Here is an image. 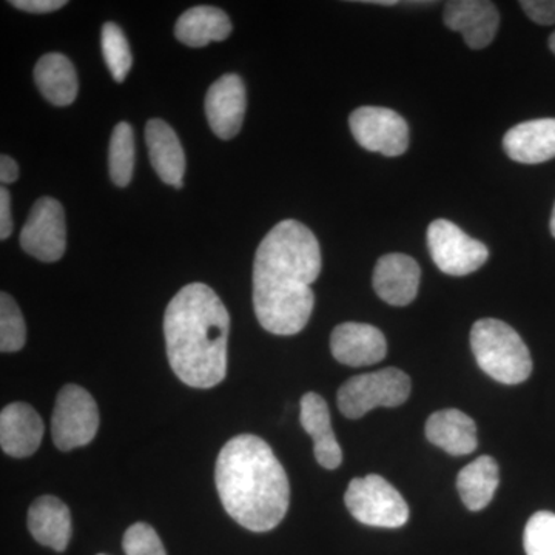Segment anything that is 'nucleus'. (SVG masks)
Wrapping results in <instances>:
<instances>
[{
  "label": "nucleus",
  "instance_id": "nucleus-33",
  "mask_svg": "<svg viewBox=\"0 0 555 555\" xmlns=\"http://www.w3.org/2000/svg\"><path fill=\"white\" fill-rule=\"evenodd\" d=\"M551 233H553V236L555 238V206L553 210V217H551Z\"/></svg>",
  "mask_w": 555,
  "mask_h": 555
},
{
  "label": "nucleus",
  "instance_id": "nucleus-32",
  "mask_svg": "<svg viewBox=\"0 0 555 555\" xmlns=\"http://www.w3.org/2000/svg\"><path fill=\"white\" fill-rule=\"evenodd\" d=\"M20 178V166L9 155L0 156V181L2 184H11Z\"/></svg>",
  "mask_w": 555,
  "mask_h": 555
},
{
  "label": "nucleus",
  "instance_id": "nucleus-31",
  "mask_svg": "<svg viewBox=\"0 0 555 555\" xmlns=\"http://www.w3.org/2000/svg\"><path fill=\"white\" fill-rule=\"evenodd\" d=\"M13 233V218H11V198L9 190H0V238H10Z\"/></svg>",
  "mask_w": 555,
  "mask_h": 555
},
{
  "label": "nucleus",
  "instance_id": "nucleus-20",
  "mask_svg": "<svg viewBox=\"0 0 555 555\" xmlns=\"http://www.w3.org/2000/svg\"><path fill=\"white\" fill-rule=\"evenodd\" d=\"M150 163L166 184L177 188L185 173V155L178 134L160 119L149 120L145 126Z\"/></svg>",
  "mask_w": 555,
  "mask_h": 555
},
{
  "label": "nucleus",
  "instance_id": "nucleus-15",
  "mask_svg": "<svg viewBox=\"0 0 555 555\" xmlns=\"http://www.w3.org/2000/svg\"><path fill=\"white\" fill-rule=\"evenodd\" d=\"M43 438L42 418L30 404L11 403L0 414V447L7 455L25 459L38 451Z\"/></svg>",
  "mask_w": 555,
  "mask_h": 555
},
{
  "label": "nucleus",
  "instance_id": "nucleus-14",
  "mask_svg": "<svg viewBox=\"0 0 555 555\" xmlns=\"http://www.w3.org/2000/svg\"><path fill=\"white\" fill-rule=\"evenodd\" d=\"M420 278L422 270L414 258L403 254L385 255L375 266V294L387 305L403 308L416 298Z\"/></svg>",
  "mask_w": 555,
  "mask_h": 555
},
{
  "label": "nucleus",
  "instance_id": "nucleus-5",
  "mask_svg": "<svg viewBox=\"0 0 555 555\" xmlns=\"http://www.w3.org/2000/svg\"><path fill=\"white\" fill-rule=\"evenodd\" d=\"M411 378L396 367L347 379L338 390V409L347 418H361L375 408H397L411 396Z\"/></svg>",
  "mask_w": 555,
  "mask_h": 555
},
{
  "label": "nucleus",
  "instance_id": "nucleus-7",
  "mask_svg": "<svg viewBox=\"0 0 555 555\" xmlns=\"http://www.w3.org/2000/svg\"><path fill=\"white\" fill-rule=\"evenodd\" d=\"M100 429V409L94 398L78 385L62 387L51 418V437L61 451L87 447Z\"/></svg>",
  "mask_w": 555,
  "mask_h": 555
},
{
  "label": "nucleus",
  "instance_id": "nucleus-8",
  "mask_svg": "<svg viewBox=\"0 0 555 555\" xmlns=\"http://www.w3.org/2000/svg\"><path fill=\"white\" fill-rule=\"evenodd\" d=\"M427 247L441 272L466 276L488 261L489 250L448 219H436L427 229Z\"/></svg>",
  "mask_w": 555,
  "mask_h": 555
},
{
  "label": "nucleus",
  "instance_id": "nucleus-34",
  "mask_svg": "<svg viewBox=\"0 0 555 555\" xmlns=\"http://www.w3.org/2000/svg\"><path fill=\"white\" fill-rule=\"evenodd\" d=\"M550 49L554 51L555 54V31L553 33V36L550 38Z\"/></svg>",
  "mask_w": 555,
  "mask_h": 555
},
{
  "label": "nucleus",
  "instance_id": "nucleus-3",
  "mask_svg": "<svg viewBox=\"0 0 555 555\" xmlns=\"http://www.w3.org/2000/svg\"><path fill=\"white\" fill-rule=\"evenodd\" d=\"M215 483L225 513L254 532H268L286 517L291 485L286 470L262 438L243 434L219 452Z\"/></svg>",
  "mask_w": 555,
  "mask_h": 555
},
{
  "label": "nucleus",
  "instance_id": "nucleus-4",
  "mask_svg": "<svg viewBox=\"0 0 555 555\" xmlns=\"http://www.w3.org/2000/svg\"><path fill=\"white\" fill-rule=\"evenodd\" d=\"M470 347L478 366L503 385H520L532 372L531 353L505 321L478 320L470 331Z\"/></svg>",
  "mask_w": 555,
  "mask_h": 555
},
{
  "label": "nucleus",
  "instance_id": "nucleus-13",
  "mask_svg": "<svg viewBox=\"0 0 555 555\" xmlns=\"http://www.w3.org/2000/svg\"><path fill=\"white\" fill-rule=\"evenodd\" d=\"M331 350L345 366H372L385 360L387 343L383 332L371 324L343 323L332 332Z\"/></svg>",
  "mask_w": 555,
  "mask_h": 555
},
{
  "label": "nucleus",
  "instance_id": "nucleus-1",
  "mask_svg": "<svg viewBox=\"0 0 555 555\" xmlns=\"http://www.w3.org/2000/svg\"><path fill=\"white\" fill-rule=\"evenodd\" d=\"M320 272L321 248L310 229L284 219L270 230L254 262V309L262 328L288 337L308 326Z\"/></svg>",
  "mask_w": 555,
  "mask_h": 555
},
{
  "label": "nucleus",
  "instance_id": "nucleus-12",
  "mask_svg": "<svg viewBox=\"0 0 555 555\" xmlns=\"http://www.w3.org/2000/svg\"><path fill=\"white\" fill-rule=\"evenodd\" d=\"M444 25L460 33L467 47L483 50L491 46L500 25L495 3L486 0H452L444 7Z\"/></svg>",
  "mask_w": 555,
  "mask_h": 555
},
{
  "label": "nucleus",
  "instance_id": "nucleus-22",
  "mask_svg": "<svg viewBox=\"0 0 555 555\" xmlns=\"http://www.w3.org/2000/svg\"><path fill=\"white\" fill-rule=\"evenodd\" d=\"M232 35V22L215 7H195L185 11L175 25V36L184 46L201 49L210 42H222Z\"/></svg>",
  "mask_w": 555,
  "mask_h": 555
},
{
  "label": "nucleus",
  "instance_id": "nucleus-10",
  "mask_svg": "<svg viewBox=\"0 0 555 555\" xmlns=\"http://www.w3.org/2000/svg\"><path fill=\"white\" fill-rule=\"evenodd\" d=\"M350 131L361 147L382 155L400 156L409 147V127L393 109L360 107L350 115Z\"/></svg>",
  "mask_w": 555,
  "mask_h": 555
},
{
  "label": "nucleus",
  "instance_id": "nucleus-23",
  "mask_svg": "<svg viewBox=\"0 0 555 555\" xmlns=\"http://www.w3.org/2000/svg\"><path fill=\"white\" fill-rule=\"evenodd\" d=\"M500 485L499 465L492 456H478L460 470L456 489L469 511H481L494 499Z\"/></svg>",
  "mask_w": 555,
  "mask_h": 555
},
{
  "label": "nucleus",
  "instance_id": "nucleus-11",
  "mask_svg": "<svg viewBox=\"0 0 555 555\" xmlns=\"http://www.w3.org/2000/svg\"><path fill=\"white\" fill-rule=\"evenodd\" d=\"M246 87L238 75H224L207 91L206 115L211 131L222 141L235 138L246 115Z\"/></svg>",
  "mask_w": 555,
  "mask_h": 555
},
{
  "label": "nucleus",
  "instance_id": "nucleus-6",
  "mask_svg": "<svg viewBox=\"0 0 555 555\" xmlns=\"http://www.w3.org/2000/svg\"><path fill=\"white\" fill-rule=\"evenodd\" d=\"M347 509L360 524L375 528H401L408 524L409 506L403 495L377 474L353 478L345 494Z\"/></svg>",
  "mask_w": 555,
  "mask_h": 555
},
{
  "label": "nucleus",
  "instance_id": "nucleus-9",
  "mask_svg": "<svg viewBox=\"0 0 555 555\" xmlns=\"http://www.w3.org/2000/svg\"><path fill=\"white\" fill-rule=\"evenodd\" d=\"M21 246L28 255L43 262H56L67 248V224L60 201H36L21 232Z\"/></svg>",
  "mask_w": 555,
  "mask_h": 555
},
{
  "label": "nucleus",
  "instance_id": "nucleus-17",
  "mask_svg": "<svg viewBox=\"0 0 555 555\" xmlns=\"http://www.w3.org/2000/svg\"><path fill=\"white\" fill-rule=\"evenodd\" d=\"M301 425L312 437L317 462L326 469H337L343 463V451L334 429L326 400L315 392L301 398Z\"/></svg>",
  "mask_w": 555,
  "mask_h": 555
},
{
  "label": "nucleus",
  "instance_id": "nucleus-26",
  "mask_svg": "<svg viewBox=\"0 0 555 555\" xmlns=\"http://www.w3.org/2000/svg\"><path fill=\"white\" fill-rule=\"evenodd\" d=\"M27 341V326L20 306L7 292L0 294V350L17 352Z\"/></svg>",
  "mask_w": 555,
  "mask_h": 555
},
{
  "label": "nucleus",
  "instance_id": "nucleus-16",
  "mask_svg": "<svg viewBox=\"0 0 555 555\" xmlns=\"http://www.w3.org/2000/svg\"><path fill=\"white\" fill-rule=\"evenodd\" d=\"M503 149L520 164H542L555 158V119L526 120L503 138Z\"/></svg>",
  "mask_w": 555,
  "mask_h": 555
},
{
  "label": "nucleus",
  "instance_id": "nucleus-28",
  "mask_svg": "<svg viewBox=\"0 0 555 555\" xmlns=\"http://www.w3.org/2000/svg\"><path fill=\"white\" fill-rule=\"evenodd\" d=\"M127 555H167L158 532L147 524H134L127 529L122 539Z\"/></svg>",
  "mask_w": 555,
  "mask_h": 555
},
{
  "label": "nucleus",
  "instance_id": "nucleus-35",
  "mask_svg": "<svg viewBox=\"0 0 555 555\" xmlns=\"http://www.w3.org/2000/svg\"><path fill=\"white\" fill-rule=\"evenodd\" d=\"M98 555H105V554H98Z\"/></svg>",
  "mask_w": 555,
  "mask_h": 555
},
{
  "label": "nucleus",
  "instance_id": "nucleus-29",
  "mask_svg": "<svg viewBox=\"0 0 555 555\" xmlns=\"http://www.w3.org/2000/svg\"><path fill=\"white\" fill-rule=\"evenodd\" d=\"M520 7L535 24H555V0H521Z\"/></svg>",
  "mask_w": 555,
  "mask_h": 555
},
{
  "label": "nucleus",
  "instance_id": "nucleus-24",
  "mask_svg": "<svg viewBox=\"0 0 555 555\" xmlns=\"http://www.w3.org/2000/svg\"><path fill=\"white\" fill-rule=\"evenodd\" d=\"M134 134L130 124L119 122L113 130L108 147L109 178L118 188H127L133 178Z\"/></svg>",
  "mask_w": 555,
  "mask_h": 555
},
{
  "label": "nucleus",
  "instance_id": "nucleus-27",
  "mask_svg": "<svg viewBox=\"0 0 555 555\" xmlns=\"http://www.w3.org/2000/svg\"><path fill=\"white\" fill-rule=\"evenodd\" d=\"M526 555H555V514L540 511L525 528Z\"/></svg>",
  "mask_w": 555,
  "mask_h": 555
},
{
  "label": "nucleus",
  "instance_id": "nucleus-19",
  "mask_svg": "<svg viewBox=\"0 0 555 555\" xmlns=\"http://www.w3.org/2000/svg\"><path fill=\"white\" fill-rule=\"evenodd\" d=\"M426 437L455 456L473 454L478 447L476 422L459 409L434 412L426 422Z\"/></svg>",
  "mask_w": 555,
  "mask_h": 555
},
{
  "label": "nucleus",
  "instance_id": "nucleus-30",
  "mask_svg": "<svg viewBox=\"0 0 555 555\" xmlns=\"http://www.w3.org/2000/svg\"><path fill=\"white\" fill-rule=\"evenodd\" d=\"M10 3L16 9L35 14L51 13V11L61 10L62 7L67 5L65 0H13Z\"/></svg>",
  "mask_w": 555,
  "mask_h": 555
},
{
  "label": "nucleus",
  "instance_id": "nucleus-25",
  "mask_svg": "<svg viewBox=\"0 0 555 555\" xmlns=\"http://www.w3.org/2000/svg\"><path fill=\"white\" fill-rule=\"evenodd\" d=\"M102 53H104L105 64L112 73L116 82H124L129 75L133 57L129 40H127L124 31L115 22H107L102 27L101 33Z\"/></svg>",
  "mask_w": 555,
  "mask_h": 555
},
{
  "label": "nucleus",
  "instance_id": "nucleus-18",
  "mask_svg": "<svg viewBox=\"0 0 555 555\" xmlns=\"http://www.w3.org/2000/svg\"><path fill=\"white\" fill-rule=\"evenodd\" d=\"M28 531L40 545L62 553L72 539V516L68 506L53 495L36 499L28 509Z\"/></svg>",
  "mask_w": 555,
  "mask_h": 555
},
{
  "label": "nucleus",
  "instance_id": "nucleus-2",
  "mask_svg": "<svg viewBox=\"0 0 555 555\" xmlns=\"http://www.w3.org/2000/svg\"><path fill=\"white\" fill-rule=\"evenodd\" d=\"M230 315L207 284L182 287L164 315L167 357L175 375L195 389H211L228 375Z\"/></svg>",
  "mask_w": 555,
  "mask_h": 555
},
{
  "label": "nucleus",
  "instance_id": "nucleus-21",
  "mask_svg": "<svg viewBox=\"0 0 555 555\" xmlns=\"http://www.w3.org/2000/svg\"><path fill=\"white\" fill-rule=\"evenodd\" d=\"M35 80L43 98L57 107L72 105L78 96V75L64 54L49 53L40 57L35 67Z\"/></svg>",
  "mask_w": 555,
  "mask_h": 555
}]
</instances>
